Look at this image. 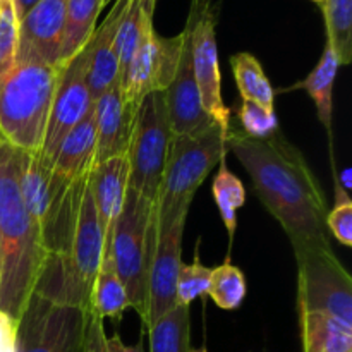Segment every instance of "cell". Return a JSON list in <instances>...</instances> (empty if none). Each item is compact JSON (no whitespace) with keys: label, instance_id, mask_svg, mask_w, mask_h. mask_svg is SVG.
<instances>
[{"label":"cell","instance_id":"obj_5","mask_svg":"<svg viewBox=\"0 0 352 352\" xmlns=\"http://www.w3.org/2000/svg\"><path fill=\"white\" fill-rule=\"evenodd\" d=\"M229 136L230 133H226L219 124L196 136H172L155 203L157 227L188 220L192 196L215 165L229 153Z\"/></svg>","mask_w":352,"mask_h":352},{"label":"cell","instance_id":"obj_31","mask_svg":"<svg viewBox=\"0 0 352 352\" xmlns=\"http://www.w3.org/2000/svg\"><path fill=\"white\" fill-rule=\"evenodd\" d=\"M237 117L243 126L244 136L253 138V140H267V138L274 136L278 129L275 110L272 107L261 105V103L241 98Z\"/></svg>","mask_w":352,"mask_h":352},{"label":"cell","instance_id":"obj_22","mask_svg":"<svg viewBox=\"0 0 352 352\" xmlns=\"http://www.w3.org/2000/svg\"><path fill=\"white\" fill-rule=\"evenodd\" d=\"M305 352H352V329L322 313L298 311Z\"/></svg>","mask_w":352,"mask_h":352},{"label":"cell","instance_id":"obj_32","mask_svg":"<svg viewBox=\"0 0 352 352\" xmlns=\"http://www.w3.org/2000/svg\"><path fill=\"white\" fill-rule=\"evenodd\" d=\"M210 277H212V268L201 265L198 256L191 265L182 263L177 277V302L191 306V302L196 301L199 296H205L208 291Z\"/></svg>","mask_w":352,"mask_h":352},{"label":"cell","instance_id":"obj_13","mask_svg":"<svg viewBox=\"0 0 352 352\" xmlns=\"http://www.w3.org/2000/svg\"><path fill=\"white\" fill-rule=\"evenodd\" d=\"M182 50V33L177 36H160L150 26L120 78V88L127 102L140 107L144 96L167 91L174 81Z\"/></svg>","mask_w":352,"mask_h":352},{"label":"cell","instance_id":"obj_3","mask_svg":"<svg viewBox=\"0 0 352 352\" xmlns=\"http://www.w3.org/2000/svg\"><path fill=\"white\" fill-rule=\"evenodd\" d=\"M102 258L103 230L88 179L67 250L60 254H47L33 292L50 301L89 309Z\"/></svg>","mask_w":352,"mask_h":352},{"label":"cell","instance_id":"obj_7","mask_svg":"<svg viewBox=\"0 0 352 352\" xmlns=\"http://www.w3.org/2000/svg\"><path fill=\"white\" fill-rule=\"evenodd\" d=\"M157 237L155 205L127 188L126 201L113 229L110 256L113 268L126 287L129 308H134L144 323L146 318L148 267Z\"/></svg>","mask_w":352,"mask_h":352},{"label":"cell","instance_id":"obj_34","mask_svg":"<svg viewBox=\"0 0 352 352\" xmlns=\"http://www.w3.org/2000/svg\"><path fill=\"white\" fill-rule=\"evenodd\" d=\"M85 352H107V336L103 329V320L95 313H89L88 329H86Z\"/></svg>","mask_w":352,"mask_h":352},{"label":"cell","instance_id":"obj_33","mask_svg":"<svg viewBox=\"0 0 352 352\" xmlns=\"http://www.w3.org/2000/svg\"><path fill=\"white\" fill-rule=\"evenodd\" d=\"M327 230L340 244L352 246V201L349 192L336 181V206L327 213Z\"/></svg>","mask_w":352,"mask_h":352},{"label":"cell","instance_id":"obj_2","mask_svg":"<svg viewBox=\"0 0 352 352\" xmlns=\"http://www.w3.org/2000/svg\"><path fill=\"white\" fill-rule=\"evenodd\" d=\"M24 155L0 140V311L12 320L19 318L47 258L21 196Z\"/></svg>","mask_w":352,"mask_h":352},{"label":"cell","instance_id":"obj_8","mask_svg":"<svg viewBox=\"0 0 352 352\" xmlns=\"http://www.w3.org/2000/svg\"><path fill=\"white\" fill-rule=\"evenodd\" d=\"M89 313L31 292L16 320L14 352H85Z\"/></svg>","mask_w":352,"mask_h":352},{"label":"cell","instance_id":"obj_30","mask_svg":"<svg viewBox=\"0 0 352 352\" xmlns=\"http://www.w3.org/2000/svg\"><path fill=\"white\" fill-rule=\"evenodd\" d=\"M19 21L12 0H0V82L16 65Z\"/></svg>","mask_w":352,"mask_h":352},{"label":"cell","instance_id":"obj_19","mask_svg":"<svg viewBox=\"0 0 352 352\" xmlns=\"http://www.w3.org/2000/svg\"><path fill=\"white\" fill-rule=\"evenodd\" d=\"M129 0H116L105 21L91 34L88 47V86L93 100L116 82H120L119 57L116 52V34Z\"/></svg>","mask_w":352,"mask_h":352},{"label":"cell","instance_id":"obj_15","mask_svg":"<svg viewBox=\"0 0 352 352\" xmlns=\"http://www.w3.org/2000/svg\"><path fill=\"white\" fill-rule=\"evenodd\" d=\"M182 33V50L179 58L177 71L174 81L165 91L170 119L172 136H196L217 124L203 109L201 96L196 85L195 71H192L191 48H189L188 33Z\"/></svg>","mask_w":352,"mask_h":352},{"label":"cell","instance_id":"obj_38","mask_svg":"<svg viewBox=\"0 0 352 352\" xmlns=\"http://www.w3.org/2000/svg\"><path fill=\"white\" fill-rule=\"evenodd\" d=\"M339 184L342 186V189H344V191H346V192L351 191V188H352V170H351L349 167L344 168V170L340 172Z\"/></svg>","mask_w":352,"mask_h":352},{"label":"cell","instance_id":"obj_24","mask_svg":"<svg viewBox=\"0 0 352 352\" xmlns=\"http://www.w3.org/2000/svg\"><path fill=\"white\" fill-rule=\"evenodd\" d=\"M127 308H129V299H127L126 287L116 274L112 256L105 254L93 284L89 309L102 320H120Z\"/></svg>","mask_w":352,"mask_h":352},{"label":"cell","instance_id":"obj_10","mask_svg":"<svg viewBox=\"0 0 352 352\" xmlns=\"http://www.w3.org/2000/svg\"><path fill=\"white\" fill-rule=\"evenodd\" d=\"M298 311L322 313L352 329V278L332 248L298 251Z\"/></svg>","mask_w":352,"mask_h":352},{"label":"cell","instance_id":"obj_16","mask_svg":"<svg viewBox=\"0 0 352 352\" xmlns=\"http://www.w3.org/2000/svg\"><path fill=\"white\" fill-rule=\"evenodd\" d=\"M67 0H41L19 21L17 58L58 65Z\"/></svg>","mask_w":352,"mask_h":352},{"label":"cell","instance_id":"obj_17","mask_svg":"<svg viewBox=\"0 0 352 352\" xmlns=\"http://www.w3.org/2000/svg\"><path fill=\"white\" fill-rule=\"evenodd\" d=\"M138 107L127 102L120 82L96 96L93 102L96 150L95 165L112 157L127 155Z\"/></svg>","mask_w":352,"mask_h":352},{"label":"cell","instance_id":"obj_36","mask_svg":"<svg viewBox=\"0 0 352 352\" xmlns=\"http://www.w3.org/2000/svg\"><path fill=\"white\" fill-rule=\"evenodd\" d=\"M107 352H144L143 339H140L136 346H126L119 333H113L112 337H107Z\"/></svg>","mask_w":352,"mask_h":352},{"label":"cell","instance_id":"obj_4","mask_svg":"<svg viewBox=\"0 0 352 352\" xmlns=\"http://www.w3.org/2000/svg\"><path fill=\"white\" fill-rule=\"evenodd\" d=\"M57 76L58 65L16 62L0 82V140L24 153L41 150Z\"/></svg>","mask_w":352,"mask_h":352},{"label":"cell","instance_id":"obj_29","mask_svg":"<svg viewBox=\"0 0 352 352\" xmlns=\"http://www.w3.org/2000/svg\"><path fill=\"white\" fill-rule=\"evenodd\" d=\"M246 292V277L230 261H226L220 267L212 268V277H210V285L206 294L212 298V301L219 308L227 309V311L237 309L243 305Z\"/></svg>","mask_w":352,"mask_h":352},{"label":"cell","instance_id":"obj_21","mask_svg":"<svg viewBox=\"0 0 352 352\" xmlns=\"http://www.w3.org/2000/svg\"><path fill=\"white\" fill-rule=\"evenodd\" d=\"M339 60H337L336 54H333L332 47L325 43L323 54L320 57L318 64L315 65L311 72L306 76L302 81L296 82V85L289 86L285 91H292V89H305L309 95V98L315 102L316 113H318L320 122L325 126L329 131V136L332 134V109H333V82H336L337 72H339Z\"/></svg>","mask_w":352,"mask_h":352},{"label":"cell","instance_id":"obj_37","mask_svg":"<svg viewBox=\"0 0 352 352\" xmlns=\"http://www.w3.org/2000/svg\"><path fill=\"white\" fill-rule=\"evenodd\" d=\"M41 0H12L14 3V10H16V16H17V21L23 19L24 16H26L28 12H30L31 9H33L36 3H40Z\"/></svg>","mask_w":352,"mask_h":352},{"label":"cell","instance_id":"obj_23","mask_svg":"<svg viewBox=\"0 0 352 352\" xmlns=\"http://www.w3.org/2000/svg\"><path fill=\"white\" fill-rule=\"evenodd\" d=\"M103 9L102 0H67L58 65L74 57L96 30V19Z\"/></svg>","mask_w":352,"mask_h":352},{"label":"cell","instance_id":"obj_9","mask_svg":"<svg viewBox=\"0 0 352 352\" xmlns=\"http://www.w3.org/2000/svg\"><path fill=\"white\" fill-rule=\"evenodd\" d=\"M172 141L165 91L151 93L140 103L134 119L127 162L129 188L155 205Z\"/></svg>","mask_w":352,"mask_h":352},{"label":"cell","instance_id":"obj_6","mask_svg":"<svg viewBox=\"0 0 352 352\" xmlns=\"http://www.w3.org/2000/svg\"><path fill=\"white\" fill-rule=\"evenodd\" d=\"M89 174L81 181L69 182L55 174L52 162L40 151L24 155L21 196L40 230L47 254H60L67 250Z\"/></svg>","mask_w":352,"mask_h":352},{"label":"cell","instance_id":"obj_14","mask_svg":"<svg viewBox=\"0 0 352 352\" xmlns=\"http://www.w3.org/2000/svg\"><path fill=\"white\" fill-rule=\"evenodd\" d=\"M186 220L168 227H157L153 253L148 267L146 318L143 327L148 329L168 309L177 305V277L182 265V236Z\"/></svg>","mask_w":352,"mask_h":352},{"label":"cell","instance_id":"obj_11","mask_svg":"<svg viewBox=\"0 0 352 352\" xmlns=\"http://www.w3.org/2000/svg\"><path fill=\"white\" fill-rule=\"evenodd\" d=\"M184 31L188 33L192 71L203 109L226 133H230V110L222 100V76L217 47V14L212 0H191Z\"/></svg>","mask_w":352,"mask_h":352},{"label":"cell","instance_id":"obj_20","mask_svg":"<svg viewBox=\"0 0 352 352\" xmlns=\"http://www.w3.org/2000/svg\"><path fill=\"white\" fill-rule=\"evenodd\" d=\"M96 133L93 109L65 134L55 151L52 168L58 177L69 182L85 179L95 165Z\"/></svg>","mask_w":352,"mask_h":352},{"label":"cell","instance_id":"obj_25","mask_svg":"<svg viewBox=\"0 0 352 352\" xmlns=\"http://www.w3.org/2000/svg\"><path fill=\"white\" fill-rule=\"evenodd\" d=\"M150 352H203L191 347L189 306L177 305L148 327Z\"/></svg>","mask_w":352,"mask_h":352},{"label":"cell","instance_id":"obj_39","mask_svg":"<svg viewBox=\"0 0 352 352\" xmlns=\"http://www.w3.org/2000/svg\"><path fill=\"white\" fill-rule=\"evenodd\" d=\"M313 2H316V3H320V6H322V3L325 2V0H313Z\"/></svg>","mask_w":352,"mask_h":352},{"label":"cell","instance_id":"obj_1","mask_svg":"<svg viewBox=\"0 0 352 352\" xmlns=\"http://www.w3.org/2000/svg\"><path fill=\"white\" fill-rule=\"evenodd\" d=\"M227 150L243 164L261 205L282 226L294 253L330 246L327 199L301 151L275 133L253 140L230 131Z\"/></svg>","mask_w":352,"mask_h":352},{"label":"cell","instance_id":"obj_40","mask_svg":"<svg viewBox=\"0 0 352 352\" xmlns=\"http://www.w3.org/2000/svg\"><path fill=\"white\" fill-rule=\"evenodd\" d=\"M102 2H103V6H105V3H109L110 0H102Z\"/></svg>","mask_w":352,"mask_h":352},{"label":"cell","instance_id":"obj_26","mask_svg":"<svg viewBox=\"0 0 352 352\" xmlns=\"http://www.w3.org/2000/svg\"><path fill=\"white\" fill-rule=\"evenodd\" d=\"M230 67H232L241 98L274 109L275 89L272 88L270 79L267 78L263 67H261V62L253 54L239 52V54L232 55Z\"/></svg>","mask_w":352,"mask_h":352},{"label":"cell","instance_id":"obj_28","mask_svg":"<svg viewBox=\"0 0 352 352\" xmlns=\"http://www.w3.org/2000/svg\"><path fill=\"white\" fill-rule=\"evenodd\" d=\"M212 192L213 199L219 206L223 226L232 239L237 227V210L246 203V189H244L241 179L229 170V167L226 165V158L219 164V170L213 177Z\"/></svg>","mask_w":352,"mask_h":352},{"label":"cell","instance_id":"obj_35","mask_svg":"<svg viewBox=\"0 0 352 352\" xmlns=\"http://www.w3.org/2000/svg\"><path fill=\"white\" fill-rule=\"evenodd\" d=\"M14 332L16 320L0 311V352H14Z\"/></svg>","mask_w":352,"mask_h":352},{"label":"cell","instance_id":"obj_27","mask_svg":"<svg viewBox=\"0 0 352 352\" xmlns=\"http://www.w3.org/2000/svg\"><path fill=\"white\" fill-rule=\"evenodd\" d=\"M327 28V43L340 65L352 60V0H325L322 3Z\"/></svg>","mask_w":352,"mask_h":352},{"label":"cell","instance_id":"obj_12","mask_svg":"<svg viewBox=\"0 0 352 352\" xmlns=\"http://www.w3.org/2000/svg\"><path fill=\"white\" fill-rule=\"evenodd\" d=\"M93 96L88 86V47L58 65L57 85L52 100L47 133L40 153L54 162L55 151L65 134L93 109Z\"/></svg>","mask_w":352,"mask_h":352},{"label":"cell","instance_id":"obj_18","mask_svg":"<svg viewBox=\"0 0 352 352\" xmlns=\"http://www.w3.org/2000/svg\"><path fill=\"white\" fill-rule=\"evenodd\" d=\"M129 188V162L127 155L112 157L93 165L89 189L103 230V256L110 253L113 229L119 220Z\"/></svg>","mask_w":352,"mask_h":352}]
</instances>
